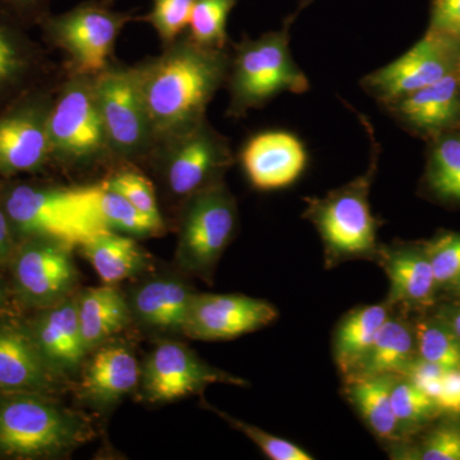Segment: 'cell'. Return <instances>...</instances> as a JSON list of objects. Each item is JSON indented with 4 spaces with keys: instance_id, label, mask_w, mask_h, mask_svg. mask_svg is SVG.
Wrapping results in <instances>:
<instances>
[{
    "instance_id": "obj_9",
    "label": "cell",
    "mask_w": 460,
    "mask_h": 460,
    "mask_svg": "<svg viewBox=\"0 0 460 460\" xmlns=\"http://www.w3.org/2000/svg\"><path fill=\"white\" fill-rule=\"evenodd\" d=\"M133 20V12L86 2L66 13L45 17L44 26L49 40L68 58L69 74L96 75L111 65L115 42Z\"/></svg>"
},
{
    "instance_id": "obj_12",
    "label": "cell",
    "mask_w": 460,
    "mask_h": 460,
    "mask_svg": "<svg viewBox=\"0 0 460 460\" xmlns=\"http://www.w3.org/2000/svg\"><path fill=\"white\" fill-rule=\"evenodd\" d=\"M460 66V42L454 36L429 30L407 53L361 80L362 89L385 105L456 74Z\"/></svg>"
},
{
    "instance_id": "obj_19",
    "label": "cell",
    "mask_w": 460,
    "mask_h": 460,
    "mask_svg": "<svg viewBox=\"0 0 460 460\" xmlns=\"http://www.w3.org/2000/svg\"><path fill=\"white\" fill-rule=\"evenodd\" d=\"M75 295L42 308L29 329L45 362L65 380L81 372L90 356L81 332Z\"/></svg>"
},
{
    "instance_id": "obj_24",
    "label": "cell",
    "mask_w": 460,
    "mask_h": 460,
    "mask_svg": "<svg viewBox=\"0 0 460 460\" xmlns=\"http://www.w3.org/2000/svg\"><path fill=\"white\" fill-rule=\"evenodd\" d=\"M417 357L414 325L398 311L390 314L370 349L344 381L380 376H402Z\"/></svg>"
},
{
    "instance_id": "obj_20",
    "label": "cell",
    "mask_w": 460,
    "mask_h": 460,
    "mask_svg": "<svg viewBox=\"0 0 460 460\" xmlns=\"http://www.w3.org/2000/svg\"><path fill=\"white\" fill-rule=\"evenodd\" d=\"M383 107L408 131L436 137L456 131L460 126L458 75H447Z\"/></svg>"
},
{
    "instance_id": "obj_39",
    "label": "cell",
    "mask_w": 460,
    "mask_h": 460,
    "mask_svg": "<svg viewBox=\"0 0 460 460\" xmlns=\"http://www.w3.org/2000/svg\"><path fill=\"white\" fill-rule=\"evenodd\" d=\"M429 30L458 38L460 33V0H432Z\"/></svg>"
},
{
    "instance_id": "obj_8",
    "label": "cell",
    "mask_w": 460,
    "mask_h": 460,
    "mask_svg": "<svg viewBox=\"0 0 460 460\" xmlns=\"http://www.w3.org/2000/svg\"><path fill=\"white\" fill-rule=\"evenodd\" d=\"M93 87L114 162H147L156 141L133 66L111 62L93 75Z\"/></svg>"
},
{
    "instance_id": "obj_33",
    "label": "cell",
    "mask_w": 460,
    "mask_h": 460,
    "mask_svg": "<svg viewBox=\"0 0 460 460\" xmlns=\"http://www.w3.org/2000/svg\"><path fill=\"white\" fill-rule=\"evenodd\" d=\"M102 181L128 199L142 214L155 222L165 223L157 204L155 187L141 172L132 168L119 169Z\"/></svg>"
},
{
    "instance_id": "obj_25",
    "label": "cell",
    "mask_w": 460,
    "mask_h": 460,
    "mask_svg": "<svg viewBox=\"0 0 460 460\" xmlns=\"http://www.w3.org/2000/svg\"><path fill=\"white\" fill-rule=\"evenodd\" d=\"M78 321L89 353L132 325L126 295L115 286L89 287L75 292Z\"/></svg>"
},
{
    "instance_id": "obj_23",
    "label": "cell",
    "mask_w": 460,
    "mask_h": 460,
    "mask_svg": "<svg viewBox=\"0 0 460 460\" xmlns=\"http://www.w3.org/2000/svg\"><path fill=\"white\" fill-rule=\"evenodd\" d=\"M102 283L117 286L154 270V257L131 235L100 230L78 246Z\"/></svg>"
},
{
    "instance_id": "obj_14",
    "label": "cell",
    "mask_w": 460,
    "mask_h": 460,
    "mask_svg": "<svg viewBox=\"0 0 460 460\" xmlns=\"http://www.w3.org/2000/svg\"><path fill=\"white\" fill-rule=\"evenodd\" d=\"M124 295L133 325L157 339L183 337L196 290L180 272H148Z\"/></svg>"
},
{
    "instance_id": "obj_40",
    "label": "cell",
    "mask_w": 460,
    "mask_h": 460,
    "mask_svg": "<svg viewBox=\"0 0 460 460\" xmlns=\"http://www.w3.org/2000/svg\"><path fill=\"white\" fill-rule=\"evenodd\" d=\"M438 407L449 413H460V368L447 371L445 375Z\"/></svg>"
},
{
    "instance_id": "obj_41",
    "label": "cell",
    "mask_w": 460,
    "mask_h": 460,
    "mask_svg": "<svg viewBox=\"0 0 460 460\" xmlns=\"http://www.w3.org/2000/svg\"><path fill=\"white\" fill-rule=\"evenodd\" d=\"M0 3L14 9L18 13L26 14V16H38V14H44L50 0H0Z\"/></svg>"
},
{
    "instance_id": "obj_4",
    "label": "cell",
    "mask_w": 460,
    "mask_h": 460,
    "mask_svg": "<svg viewBox=\"0 0 460 460\" xmlns=\"http://www.w3.org/2000/svg\"><path fill=\"white\" fill-rule=\"evenodd\" d=\"M40 394L22 393L0 402V456L62 458L95 438L89 416Z\"/></svg>"
},
{
    "instance_id": "obj_37",
    "label": "cell",
    "mask_w": 460,
    "mask_h": 460,
    "mask_svg": "<svg viewBox=\"0 0 460 460\" xmlns=\"http://www.w3.org/2000/svg\"><path fill=\"white\" fill-rule=\"evenodd\" d=\"M402 459L460 460V425L445 423L432 429L419 449Z\"/></svg>"
},
{
    "instance_id": "obj_42",
    "label": "cell",
    "mask_w": 460,
    "mask_h": 460,
    "mask_svg": "<svg viewBox=\"0 0 460 460\" xmlns=\"http://www.w3.org/2000/svg\"><path fill=\"white\" fill-rule=\"evenodd\" d=\"M13 239H12V223L7 213L0 208V261L7 259L12 252Z\"/></svg>"
},
{
    "instance_id": "obj_3",
    "label": "cell",
    "mask_w": 460,
    "mask_h": 460,
    "mask_svg": "<svg viewBox=\"0 0 460 460\" xmlns=\"http://www.w3.org/2000/svg\"><path fill=\"white\" fill-rule=\"evenodd\" d=\"M314 2L301 0L278 31L263 33L255 40L244 36L233 45L226 80L230 95L228 117H244L280 93H305L310 89V81L293 59L289 44L293 23Z\"/></svg>"
},
{
    "instance_id": "obj_18",
    "label": "cell",
    "mask_w": 460,
    "mask_h": 460,
    "mask_svg": "<svg viewBox=\"0 0 460 460\" xmlns=\"http://www.w3.org/2000/svg\"><path fill=\"white\" fill-rule=\"evenodd\" d=\"M239 160L253 189L277 190L299 180L307 166L308 154L293 133L266 131L246 142Z\"/></svg>"
},
{
    "instance_id": "obj_2",
    "label": "cell",
    "mask_w": 460,
    "mask_h": 460,
    "mask_svg": "<svg viewBox=\"0 0 460 460\" xmlns=\"http://www.w3.org/2000/svg\"><path fill=\"white\" fill-rule=\"evenodd\" d=\"M371 142L370 164L349 183L330 190L321 198H305L302 217L319 233L325 268L334 269L354 260L376 259L380 243V220L372 214L370 192L380 163L381 147L367 118L358 115Z\"/></svg>"
},
{
    "instance_id": "obj_47",
    "label": "cell",
    "mask_w": 460,
    "mask_h": 460,
    "mask_svg": "<svg viewBox=\"0 0 460 460\" xmlns=\"http://www.w3.org/2000/svg\"><path fill=\"white\" fill-rule=\"evenodd\" d=\"M456 39H458V40H459V42H460V33H459V36H458V38H456Z\"/></svg>"
},
{
    "instance_id": "obj_46",
    "label": "cell",
    "mask_w": 460,
    "mask_h": 460,
    "mask_svg": "<svg viewBox=\"0 0 460 460\" xmlns=\"http://www.w3.org/2000/svg\"><path fill=\"white\" fill-rule=\"evenodd\" d=\"M456 75H458V80H459V84H460V66H459L458 72H456Z\"/></svg>"
},
{
    "instance_id": "obj_15",
    "label": "cell",
    "mask_w": 460,
    "mask_h": 460,
    "mask_svg": "<svg viewBox=\"0 0 460 460\" xmlns=\"http://www.w3.org/2000/svg\"><path fill=\"white\" fill-rule=\"evenodd\" d=\"M277 319V307L265 299L196 292L183 337L204 341H230L265 328Z\"/></svg>"
},
{
    "instance_id": "obj_13",
    "label": "cell",
    "mask_w": 460,
    "mask_h": 460,
    "mask_svg": "<svg viewBox=\"0 0 460 460\" xmlns=\"http://www.w3.org/2000/svg\"><path fill=\"white\" fill-rule=\"evenodd\" d=\"M75 246L50 238H30L14 261L17 289L27 305L39 308L65 301L80 284Z\"/></svg>"
},
{
    "instance_id": "obj_22",
    "label": "cell",
    "mask_w": 460,
    "mask_h": 460,
    "mask_svg": "<svg viewBox=\"0 0 460 460\" xmlns=\"http://www.w3.org/2000/svg\"><path fill=\"white\" fill-rule=\"evenodd\" d=\"M63 380L45 362L29 330L0 325V390L50 393Z\"/></svg>"
},
{
    "instance_id": "obj_28",
    "label": "cell",
    "mask_w": 460,
    "mask_h": 460,
    "mask_svg": "<svg viewBox=\"0 0 460 460\" xmlns=\"http://www.w3.org/2000/svg\"><path fill=\"white\" fill-rule=\"evenodd\" d=\"M396 377L344 381L348 401L354 405L372 434L386 443H398L402 438L390 396Z\"/></svg>"
},
{
    "instance_id": "obj_34",
    "label": "cell",
    "mask_w": 460,
    "mask_h": 460,
    "mask_svg": "<svg viewBox=\"0 0 460 460\" xmlns=\"http://www.w3.org/2000/svg\"><path fill=\"white\" fill-rule=\"evenodd\" d=\"M196 0H153V7L145 22L154 27L163 44L180 39L189 30L190 14Z\"/></svg>"
},
{
    "instance_id": "obj_27",
    "label": "cell",
    "mask_w": 460,
    "mask_h": 460,
    "mask_svg": "<svg viewBox=\"0 0 460 460\" xmlns=\"http://www.w3.org/2000/svg\"><path fill=\"white\" fill-rule=\"evenodd\" d=\"M393 313L394 308L384 301L354 308L341 320L332 339V356L341 376L349 374L361 361Z\"/></svg>"
},
{
    "instance_id": "obj_43",
    "label": "cell",
    "mask_w": 460,
    "mask_h": 460,
    "mask_svg": "<svg viewBox=\"0 0 460 460\" xmlns=\"http://www.w3.org/2000/svg\"><path fill=\"white\" fill-rule=\"evenodd\" d=\"M438 317L452 329V332L460 341V307L452 308V310L449 308V310L444 311Z\"/></svg>"
},
{
    "instance_id": "obj_10",
    "label": "cell",
    "mask_w": 460,
    "mask_h": 460,
    "mask_svg": "<svg viewBox=\"0 0 460 460\" xmlns=\"http://www.w3.org/2000/svg\"><path fill=\"white\" fill-rule=\"evenodd\" d=\"M12 226L29 238H50L78 247L102 228L75 198L72 189L14 187L5 199Z\"/></svg>"
},
{
    "instance_id": "obj_17",
    "label": "cell",
    "mask_w": 460,
    "mask_h": 460,
    "mask_svg": "<svg viewBox=\"0 0 460 460\" xmlns=\"http://www.w3.org/2000/svg\"><path fill=\"white\" fill-rule=\"evenodd\" d=\"M140 377L141 365L131 348L107 341L87 357L77 395L93 410L111 411L137 392Z\"/></svg>"
},
{
    "instance_id": "obj_31",
    "label": "cell",
    "mask_w": 460,
    "mask_h": 460,
    "mask_svg": "<svg viewBox=\"0 0 460 460\" xmlns=\"http://www.w3.org/2000/svg\"><path fill=\"white\" fill-rule=\"evenodd\" d=\"M417 356L443 366L447 370L460 368V341L440 317L422 319L414 323Z\"/></svg>"
},
{
    "instance_id": "obj_30",
    "label": "cell",
    "mask_w": 460,
    "mask_h": 460,
    "mask_svg": "<svg viewBox=\"0 0 460 460\" xmlns=\"http://www.w3.org/2000/svg\"><path fill=\"white\" fill-rule=\"evenodd\" d=\"M239 0H196L187 35L190 40L210 49L229 48L228 18Z\"/></svg>"
},
{
    "instance_id": "obj_38",
    "label": "cell",
    "mask_w": 460,
    "mask_h": 460,
    "mask_svg": "<svg viewBox=\"0 0 460 460\" xmlns=\"http://www.w3.org/2000/svg\"><path fill=\"white\" fill-rule=\"evenodd\" d=\"M27 66L29 54L20 38L8 27L0 25V91L16 83Z\"/></svg>"
},
{
    "instance_id": "obj_6",
    "label": "cell",
    "mask_w": 460,
    "mask_h": 460,
    "mask_svg": "<svg viewBox=\"0 0 460 460\" xmlns=\"http://www.w3.org/2000/svg\"><path fill=\"white\" fill-rule=\"evenodd\" d=\"M50 159L81 171L114 162L96 99L93 75L68 74L53 99L49 118Z\"/></svg>"
},
{
    "instance_id": "obj_5",
    "label": "cell",
    "mask_w": 460,
    "mask_h": 460,
    "mask_svg": "<svg viewBox=\"0 0 460 460\" xmlns=\"http://www.w3.org/2000/svg\"><path fill=\"white\" fill-rule=\"evenodd\" d=\"M238 228V206L226 181H219L181 205L175 265L186 275L211 286L217 263Z\"/></svg>"
},
{
    "instance_id": "obj_36",
    "label": "cell",
    "mask_w": 460,
    "mask_h": 460,
    "mask_svg": "<svg viewBox=\"0 0 460 460\" xmlns=\"http://www.w3.org/2000/svg\"><path fill=\"white\" fill-rule=\"evenodd\" d=\"M438 287H452L460 280V234L445 233L423 244Z\"/></svg>"
},
{
    "instance_id": "obj_32",
    "label": "cell",
    "mask_w": 460,
    "mask_h": 460,
    "mask_svg": "<svg viewBox=\"0 0 460 460\" xmlns=\"http://www.w3.org/2000/svg\"><path fill=\"white\" fill-rule=\"evenodd\" d=\"M390 396L402 436L431 419L436 411H440L429 395L402 376L395 378Z\"/></svg>"
},
{
    "instance_id": "obj_44",
    "label": "cell",
    "mask_w": 460,
    "mask_h": 460,
    "mask_svg": "<svg viewBox=\"0 0 460 460\" xmlns=\"http://www.w3.org/2000/svg\"><path fill=\"white\" fill-rule=\"evenodd\" d=\"M452 287L456 288V292L458 293V295L460 296V280L458 281V283L454 284V286Z\"/></svg>"
},
{
    "instance_id": "obj_11",
    "label": "cell",
    "mask_w": 460,
    "mask_h": 460,
    "mask_svg": "<svg viewBox=\"0 0 460 460\" xmlns=\"http://www.w3.org/2000/svg\"><path fill=\"white\" fill-rule=\"evenodd\" d=\"M214 384L246 386L244 378L208 365L177 338L160 339L141 366L138 401L159 405L202 394Z\"/></svg>"
},
{
    "instance_id": "obj_1",
    "label": "cell",
    "mask_w": 460,
    "mask_h": 460,
    "mask_svg": "<svg viewBox=\"0 0 460 460\" xmlns=\"http://www.w3.org/2000/svg\"><path fill=\"white\" fill-rule=\"evenodd\" d=\"M230 48L210 49L186 33L159 56L133 66L156 146L206 119V111L226 84ZM156 148V147H155Z\"/></svg>"
},
{
    "instance_id": "obj_26",
    "label": "cell",
    "mask_w": 460,
    "mask_h": 460,
    "mask_svg": "<svg viewBox=\"0 0 460 460\" xmlns=\"http://www.w3.org/2000/svg\"><path fill=\"white\" fill-rule=\"evenodd\" d=\"M72 190L84 210L102 228L136 239L160 237L165 233V223L155 222L142 214L128 199L111 190L104 181Z\"/></svg>"
},
{
    "instance_id": "obj_45",
    "label": "cell",
    "mask_w": 460,
    "mask_h": 460,
    "mask_svg": "<svg viewBox=\"0 0 460 460\" xmlns=\"http://www.w3.org/2000/svg\"><path fill=\"white\" fill-rule=\"evenodd\" d=\"M102 3H105V4L111 5V3H114L115 0H102Z\"/></svg>"
},
{
    "instance_id": "obj_21",
    "label": "cell",
    "mask_w": 460,
    "mask_h": 460,
    "mask_svg": "<svg viewBox=\"0 0 460 460\" xmlns=\"http://www.w3.org/2000/svg\"><path fill=\"white\" fill-rule=\"evenodd\" d=\"M375 262L389 280L386 302L394 310H420L434 304V271L423 246L380 244Z\"/></svg>"
},
{
    "instance_id": "obj_29",
    "label": "cell",
    "mask_w": 460,
    "mask_h": 460,
    "mask_svg": "<svg viewBox=\"0 0 460 460\" xmlns=\"http://www.w3.org/2000/svg\"><path fill=\"white\" fill-rule=\"evenodd\" d=\"M425 183L435 198L460 204V132L450 131L435 138Z\"/></svg>"
},
{
    "instance_id": "obj_35",
    "label": "cell",
    "mask_w": 460,
    "mask_h": 460,
    "mask_svg": "<svg viewBox=\"0 0 460 460\" xmlns=\"http://www.w3.org/2000/svg\"><path fill=\"white\" fill-rule=\"evenodd\" d=\"M205 407L217 413V416L226 420L232 428L238 429L244 436H247L253 444L261 449V452L271 460H313L314 456L310 453L305 452L298 445L288 441L286 438H278V436L269 434L263 429L243 422V420L234 419L229 416L226 411L217 410V408L210 407L205 402Z\"/></svg>"
},
{
    "instance_id": "obj_7",
    "label": "cell",
    "mask_w": 460,
    "mask_h": 460,
    "mask_svg": "<svg viewBox=\"0 0 460 460\" xmlns=\"http://www.w3.org/2000/svg\"><path fill=\"white\" fill-rule=\"evenodd\" d=\"M234 162L228 138L208 119L157 145L147 160L166 195L180 206L190 196L223 181Z\"/></svg>"
},
{
    "instance_id": "obj_16",
    "label": "cell",
    "mask_w": 460,
    "mask_h": 460,
    "mask_svg": "<svg viewBox=\"0 0 460 460\" xmlns=\"http://www.w3.org/2000/svg\"><path fill=\"white\" fill-rule=\"evenodd\" d=\"M51 104L53 100L39 99L0 117V174L39 171L50 159Z\"/></svg>"
}]
</instances>
